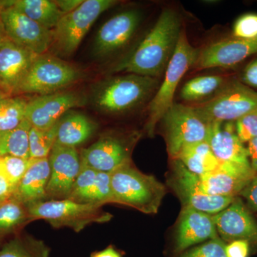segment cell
<instances>
[{
	"label": "cell",
	"instance_id": "21",
	"mask_svg": "<svg viewBox=\"0 0 257 257\" xmlns=\"http://www.w3.org/2000/svg\"><path fill=\"white\" fill-rule=\"evenodd\" d=\"M67 199L82 204L101 206L114 203L111 173L94 170L81 162L80 172Z\"/></svg>",
	"mask_w": 257,
	"mask_h": 257
},
{
	"label": "cell",
	"instance_id": "17",
	"mask_svg": "<svg viewBox=\"0 0 257 257\" xmlns=\"http://www.w3.org/2000/svg\"><path fill=\"white\" fill-rule=\"evenodd\" d=\"M255 176L251 165L220 162L216 170L199 176V186L209 195L236 197Z\"/></svg>",
	"mask_w": 257,
	"mask_h": 257
},
{
	"label": "cell",
	"instance_id": "7",
	"mask_svg": "<svg viewBox=\"0 0 257 257\" xmlns=\"http://www.w3.org/2000/svg\"><path fill=\"white\" fill-rule=\"evenodd\" d=\"M208 124L234 121L257 108V92L236 82L222 87L209 100L192 106Z\"/></svg>",
	"mask_w": 257,
	"mask_h": 257
},
{
	"label": "cell",
	"instance_id": "30",
	"mask_svg": "<svg viewBox=\"0 0 257 257\" xmlns=\"http://www.w3.org/2000/svg\"><path fill=\"white\" fill-rule=\"evenodd\" d=\"M29 221H32L24 204L12 198L0 204V237L15 231Z\"/></svg>",
	"mask_w": 257,
	"mask_h": 257
},
{
	"label": "cell",
	"instance_id": "5",
	"mask_svg": "<svg viewBox=\"0 0 257 257\" xmlns=\"http://www.w3.org/2000/svg\"><path fill=\"white\" fill-rule=\"evenodd\" d=\"M32 220L45 219L56 228L69 227L80 231L89 224L103 223L110 219L101 205L82 204L68 199H51L25 206Z\"/></svg>",
	"mask_w": 257,
	"mask_h": 257
},
{
	"label": "cell",
	"instance_id": "38",
	"mask_svg": "<svg viewBox=\"0 0 257 257\" xmlns=\"http://www.w3.org/2000/svg\"><path fill=\"white\" fill-rule=\"evenodd\" d=\"M239 195L244 198L250 210L257 211V175L249 184L241 191Z\"/></svg>",
	"mask_w": 257,
	"mask_h": 257
},
{
	"label": "cell",
	"instance_id": "23",
	"mask_svg": "<svg viewBox=\"0 0 257 257\" xmlns=\"http://www.w3.org/2000/svg\"><path fill=\"white\" fill-rule=\"evenodd\" d=\"M50 178L49 159H30L28 170L17 186L13 199L25 206L46 200V188Z\"/></svg>",
	"mask_w": 257,
	"mask_h": 257
},
{
	"label": "cell",
	"instance_id": "14",
	"mask_svg": "<svg viewBox=\"0 0 257 257\" xmlns=\"http://www.w3.org/2000/svg\"><path fill=\"white\" fill-rule=\"evenodd\" d=\"M50 178L46 188V200L69 197L81 170L77 149L55 144L48 157Z\"/></svg>",
	"mask_w": 257,
	"mask_h": 257
},
{
	"label": "cell",
	"instance_id": "24",
	"mask_svg": "<svg viewBox=\"0 0 257 257\" xmlns=\"http://www.w3.org/2000/svg\"><path fill=\"white\" fill-rule=\"evenodd\" d=\"M97 124L82 113L67 111L56 124L57 145L76 148L94 135Z\"/></svg>",
	"mask_w": 257,
	"mask_h": 257
},
{
	"label": "cell",
	"instance_id": "34",
	"mask_svg": "<svg viewBox=\"0 0 257 257\" xmlns=\"http://www.w3.org/2000/svg\"><path fill=\"white\" fill-rule=\"evenodd\" d=\"M226 246L223 240L217 237L185 251L180 257H226Z\"/></svg>",
	"mask_w": 257,
	"mask_h": 257
},
{
	"label": "cell",
	"instance_id": "15",
	"mask_svg": "<svg viewBox=\"0 0 257 257\" xmlns=\"http://www.w3.org/2000/svg\"><path fill=\"white\" fill-rule=\"evenodd\" d=\"M257 53V37L251 40L224 39L213 42L199 51L194 68L197 70L216 68H229Z\"/></svg>",
	"mask_w": 257,
	"mask_h": 257
},
{
	"label": "cell",
	"instance_id": "12",
	"mask_svg": "<svg viewBox=\"0 0 257 257\" xmlns=\"http://www.w3.org/2000/svg\"><path fill=\"white\" fill-rule=\"evenodd\" d=\"M137 138L107 135L101 137L81 152V162L99 172L111 173L131 163V155Z\"/></svg>",
	"mask_w": 257,
	"mask_h": 257
},
{
	"label": "cell",
	"instance_id": "18",
	"mask_svg": "<svg viewBox=\"0 0 257 257\" xmlns=\"http://www.w3.org/2000/svg\"><path fill=\"white\" fill-rule=\"evenodd\" d=\"M37 56L7 37L0 40V88L8 95L18 93Z\"/></svg>",
	"mask_w": 257,
	"mask_h": 257
},
{
	"label": "cell",
	"instance_id": "1",
	"mask_svg": "<svg viewBox=\"0 0 257 257\" xmlns=\"http://www.w3.org/2000/svg\"><path fill=\"white\" fill-rule=\"evenodd\" d=\"M182 30L178 13L172 8H165L143 41L115 66L113 72L162 77L175 53Z\"/></svg>",
	"mask_w": 257,
	"mask_h": 257
},
{
	"label": "cell",
	"instance_id": "32",
	"mask_svg": "<svg viewBox=\"0 0 257 257\" xmlns=\"http://www.w3.org/2000/svg\"><path fill=\"white\" fill-rule=\"evenodd\" d=\"M56 124L48 130L32 126L30 131V159L48 158L56 142Z\"/></svg>",
	"mask_w": 257,
	"mask_h": 257
},
{
	"label": "cell",
	"instance_id": "35",
	"mask_svg": "<svg viewBox=\"0 0 257 257\" xmlns=\"http://www.w3.org/2000/svg\"><path fill=\"white\" fill-rule=\"evenodd\" d=\"M234 37L251 40L257 37V14L247 13L240 16L233 27Z\"/></svg>",
	"mask_w": 257,
	"mask_h": 257
},
{
	"label": "cell",
	"instance_id": "37",
	"mask_svg": "<svg viewBox=\"0 0 257 257\" xmlns=\"http://www.w3.org/2000/svg\"><path fill=\"white\" fill-rule=\"evenodd\" d=\"M249 242L246 240H235L226 246V257H247Z\"/></svg>",
	"mask_w": 257,
	"mask_h": 257
},
{
	"label": "cell",
	"instance_id": "16",
	"mask_svg": "<svg viewBox=\"0 0 257 257\" xmlns=\"http://www.w3.org/2000/svg\"><path fill=\"white\" fill-rule=\"evenodd\" d=\"M142 21L140 10H128L114 15L99 29L94 42V52L105 57L127 45Z\"/></svg>",
	"mask_w": 257,
	"mask_h": 257
},
{
	"label": "cell",
	"instance_id": "26",
	"mask_svg": "<svg viewBox=\"0 0 257 257\" xmlns=\"http://www.w3.org/2000/svg\"><path fill=\"white\" fill-rule=\"evenodd\" d=\"M176 160L180 161L187 170L197 176L212 172L220 163L207 142L184 147Z\"/></svg>",
	"mask_w": 257,
	"mask_h": 257
},
{
	"label": "cell",
	"instance_id": "27",
	"mask_svg": "<svg viewBox=\"0 0 257 257\" xmlns=\"http://www.w3.org/2000/svg\"><path fill=\"white\" fill-rule=\"evenodd\" d=\"M25 119L14 130L0 133V157L13 156L30 160V131Z\"/></svg>",
	"mask_w": 257,
	"mask_h": 257
},
{
	"label": "cell",
	"instance_id": "42",
	"mask_svg": "<svg viewBox=\"0 0 257 257\" xmlns=\"http://www.w3.org/2000/svg\"><path fill=\"white\" fill-rule=\"evenodd\" d=\"M246 149H247L250 165L257 175V137L248 142Z\"/></svg>",
	"mask_w": 257,
	"mask_h": 257
},
{
	"label": "cell",
	"instance_id": "44",
	"mask_svg": "<svg viewBox=\"0 0 257 257\" xmlns=\"http://www.w3.org/2000/svg\"><path fill=\"white\" fill-rule=\"evenodd\" d=\"M8 95L0 88V101L2 99H5V98L8 97Z\"/></svg>",
	"mask_w": 257,
	"mask_h": 257
},
{
	"label": "cell",
	"instance_id": "13",
	"mask_svg": "<svg viewBox=\"0 0 257 257\" xmlns=\"http://www.w3.org/2000/svg\"><path fill=\"white\" fill-rule=\"evenodd\" d=\"M85 96L74 92H58L40 95L28 101L25 119L32 126L48 130L55 126L67 111L87 104Z\"/></svg>",
	"mask_w": 257,
	"mask_h": 257
},
{
	"label": "cell",
	"instance_id": "19",
	"mask_svg": "<svg viewBox=\"0 0 257 257\" xmlns=\"http://www.w3.org/2000/svg\"><path fill=\"white\" fill-rule=\"evenodd\" d=\"M218 234L226 241L246 240L257 243V223L239 197L224 210L212 214Z\"/></svg>",
	"mask_w": 257,
	"mask_h": 257
},
{
	"label": "cell",
	"instance_id": "45",
	"mask_svg": "<svg viewBox=\"0 0 257 257\" xmlns=\"http://www.w3.org/2000/svg\"><path fill=\"white\" fill-rule=\"evenodd\" d=\"M4 36L3 35V33H2V30H1V24H0V40H2V39L3 38Z\"/></svg>",
	"mask_w": 257,
	"mask_h": 257
},
{
	"label": "cell",
	"instance_id": "2",
	"mask_svg": "<svg viewBox=\"0 0 257 257\" xmlns=\"http://www.w3.org/2000/svg\"><path fill=\"white\" fill-rule=\"evenodd\" d=\"M111 185L114 203L147 214L157 213L167 193L154 176L145 175L131 163L111 172Z\"/></svg>",
	"mask_w": 257,
	"mask_h": 257
},
{
	"label": "cell",
	"instance_id": "41",
	"mask_svg": "<svg viewBox=\"0 0 257 257\" xmlns=\"http://www.w3.org/2000/svg\"><path fill=\"white\" fill-rule=\"evenodd\" d=\"M84 0H58L55 1L63 15L68 14L77 9Z\"/></svg>",
	"mask_w": 257,
	"mask_h": 257
},
{
	"label": "cell",
	"instance_id": "43",
	"mask_svg": "<svg viewBox=\"0 0 257 257\" xmlns=\"http://www.w3.org/2000/svg\"><path fill=\"white\" fill-rule=\"evenodd\" d=\"M91 257H121V256L114 248L108 247L103 251L93 253Z\"/></svg>",
	"mask_w": 257,
	"mask_h": 257
},
{
	"label": "cell",
	"instance_id": "31",
	"mask_svg": "<svg viewBox=\"0 0 257 257\" xmlns=\"http://www.w3.org/2000/svg\"><path fill=\"white\" fill-rule=\"evenodd\" d=\"M28 101L22 97H6L0 101V133L14 130L25 119Z\"/></svg>",
	"mask_w": 257,
	"mask_h": 257
},
{
	"label": "cell",
	"instance_id": "28",
	"mask_svg": "<svg viewBox=\"0 0 257 257\" xmlns=\"http://www.w3.org/2000/svg\"><path fill=\"white\" fill-rule=\"evenodd\" d=\"M50 253L43 241L30 236L15 237L0 248V257H50Z\"/></svg>",
	"mask_w": 257,
	"mask_h": 257
},
{
	"label": "cell",
	"instance_id": "6",
	"mask_svg": "<svg viewBox=\"0 0 257 257\" xmlns=\"http://www.w3.org/2000/svg\"><path fill=\"white\" fill-rule=\"evenodd\" d=\"M167 152L176 160L184 147L207 142L210 124L194 110L192 106L174 103L162 120Z\"/></svg>",
	"mask_w": 257,
	"mask_h": 257
},
{
	"label": "cell",
	"instance_id": "11",
	"mask_svg": "<svg viewBox=\"0 0 257 257\" xmlns=\"http://www.w3.org/2000/svg\"><path fill=\"white\" fill-rule=\"evenodd\" d=\"M0 23L8 38L36 55H44L52 44V31L13 8H3Z\"/></svg>",
	"mask_w": 257,
	"mask_h": 257
},
{
	"label": "cell",
	"instance_id": "33",
	"mask_svg": "<svg viewBox=\"0 0 257 257\" xmlns=\"http://www.w3.org/2000/svg\"><path fill=\"white\" fill-rule=\"evenodd\" d=\"M30 160L13 156L0 157V168L8 177L15 190L23 176L26 173Z\"/></svg>",
	"mask_w": 257,
	"mask_h": 257
},
{
	"label": "cell",
	"instance_id": "10",
	"mask_svg": "<svg viewBox=\"0 0 257 257\" xmlns=\"http://www.w3.org/2000/svg\"><path fill=\"white\" fill-rule=\"evenodd\" d=\"M168 184L183 207H190L207 214L220 212L229 206L236 197L209 195L203 192L199 186V176L187 170L178 160H173Z\"/></svg>",
	"mask_w": 257,
	"mask_h": 257
},
{
	"label": "cell",
	"instance_id": "29",
	"mask_svg": "<svg viewBox=\"0 0 257 257\" xmlns=\"http://www.w3.org/2000/svg\"><path fill=\"white\" fill-rule=\"evenodd\" d=\"M223 86L224 78L221 76H199L184 84L180 96L186 101H199L216 94Z\"/></svg>",
	"mask_w": 257,
	"mask_h": 257
},
{
	"label": "cell",
	"instance_id": "9",
	"mask_svg": "<svg viewBox=\"0 0 257 257\" xmlns=\"http://www.w3.org/2000/svg\"><path fill=\"white\" fill-rule=\"evenodd\" d=\"M81 78L82 73L77 67L54 56L44 54L37 56L18 93L53 94Z\"/></svg>",
	"mask_w": 257,
	"mask_h": 257
},
{
	"label": "cell",
	"instance_id": "20",
	"mask_svg": "<svg viewBox=\"0 0 257 257\" xmlns=\"http://www.w3.org/2000/svg\"><path fill=\"white\" fill-rule=\"evenodd\" d=\"M218 237L212 214L183 207L176 228L175 251Z\"/></svg>",
	"mask_w": 257,
	"mask_h": 257
},
{
	"label": "cell",
	"instance_id": "4",
	"mask_svg": "<svg viewBox=\"0 0 257 257\" xmlns=\"http://www.w3.org/2000/svg\"><path fill=\"white\" fill-rule=\"evenodd\" d=\"M159 79L128 74L108 79L98 88L94 104L109 114H121L140 106L156 92Z\"/></svg>",
	"mask_w": 257,
	"mask_h": 257
},
{
	"label": "cell",
	"instance_id": "3",
	"mask_svg": "<svg viewBox=\"0 0 257 257\" xmlns=\"http://www.w3.org/2000/svg\"><path fill=\"white\" fill-rule=\"evenodd\" d=\"M199 50L191 45L185 30L182 29L178 43L164 74L163 81L155 92L148 108L145 126L147 135L153 136L159 121L174 104V96L184 74L197 61Z\"/></svg>",
	"mask_w": 257,
	"mask_h": 257
},
{
	"label": "cell",
	"instance_id": "36",
	"mask_svg": "<svg viewBox=\"0 0 257 257\" xmlns=\"http://www.w3.org/2000/svg\"><path fill=\"white\" fill-rule=\"evenodd\" d=\"M236 134L243 144L257 137V108L236 120L235 123Z\"/></svg>",
	"mask_w": 257,
	"mask_h": 257
},
{
	"label": "cell",
	"instance_id": "39",
	"mask_svg": "<svg viewBox=\"0 0 257 257\" xmlns=\"http://www.w3.org/2000/svg\"><path fill=\"white\" fill-rule=\"evenodd\" d=\"M15 189L8 177L0 168V204L10 200L13 197Z\"/></svg>",
	"mask_w": 257,
	"mask_h": 257
},
{
	"label": "cell",
	"instance_id": "22",
	"mask_svg": "<svg viewBox=\"0 0 257 257\" xmlns=\"http://www.w3.org/2000/svg\"><path fill=\"white\" fill-rule=\"evenodd\" d=\"M207 143L219 162L250 165L247 149L238 137L233 121L211 123Z\"/></svg>",
	"mask_w": 257,
	"mask_h": 257
},
{
	"label": "cell",
	"instance_id": "40",
	"mask_svg": "<svg viewBox=\"0 0 257 257\" xmlns=\"http://www.w3.org/2000/svg\"><path fill=\"white\" fill-rule=\"evenodd\" d=\"M243 81L248 87L257 88V58L246 66L243 71Z\"/></svg>",
	"mask_w": 257,
	"mask_h": 257
},
{
	"label": "cell",
	"instance_id": "25",
	"mask_svg": "<svg viewBox=\"0 0 257 257\" xmlns=\"http://www.w3.org/2000/svg\"><path fill=\"white\" fill-rule=\"evenodd\" d=\"M0 7L13 8L49 30L55 28L63 16L55 1L50 0H8L0 1Z\"/></svg>",
	"mask_w": 257,
	"mask_h": 257
},
{
	"label": "cell",
	"instance_id": "8",
	"mask_svg": "<svg viewBox=\"0 0 257 257\" xmlns=\"http://www.w3.org/2000/svg\"><path fill=\"white\" fill-rule=\"evenodd\" d=\"M117 3L115 0H84L73 12L64 15L52 30L56 50L67 55L75 52L100 15Z\"/></svg>",
	"mask_w": 257,
	"mask_h": 257
}]
</instances>
